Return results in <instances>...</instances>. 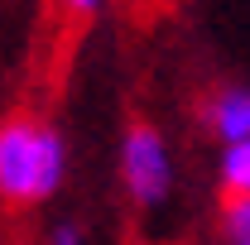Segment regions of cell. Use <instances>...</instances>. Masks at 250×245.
I'll return each mask as SVG.
<instances>
[{"mask_svg":"<svg viewBox=\"0 0 250 245\" xmlns=\"http://www.w3.org/2000/svg\"><path fill=\"white\" fill-rule=\"evenodd\" d=\"M221 183L231 197H250V140L221 154Z\"/></svg>","mask_w":250,"mask_h":245,"instance_id":"cell-4","label":"cell"},{"mask_svg":"<svg viewBox=\"0 0 250 245\" xmlns=\"http://www.w3.org/2000/svg\"><path fill=\"white\" fill-rule=\"evenodd\" d=\"M207 125L226 149L246 144L250 140V87H221L207 101Z\"/></svg>","mask_w":250,"mask_h":245,"instance_id":"cell-3","label":"cell"},{"mask_svg":"<svg viewBox=\"0 0 250 245\" xmlns=\"http://www.w3.org/2000/svg\"><path fill=\"white\" fill-rule=\"evenodd\" d=\"M48 245H87V236H82V226L62 221V226H53V231H48Z\"/></svg>","mask_w":250,"mask_h":245,"instance_id":"cell-6","label":"cell"},{"mask_svg":"<svg viewBox=\"0 0 250 245\" xmlns=\"http://www.w3.org/2000/svg\"><path fill=\"white\" fill-rule=\"evenodd\" d=\"M221 236H226V245H250V197H226Z\"/></svg>","mask_w":250,"mask_h":245,"instance_id":"cell-5","label":"cell"},{"mask_svg":"<svg viewBox=\"0 0 250 245\" xmlns=\"http://www.w3.org/2000/svg\"><path fill=\"white\" fill-rule=\"evenodd\" d=\"M62 173H67V149L58 130L24 116L0 125V197L43 202L62 187Z\"/></svg>","mask_w":250,"mask_h":245,"instance_id":"cell-1","label":"cell"},{"mask_svg":"<svg viewBox=\"0 0 250 245\" xmlns=\"http://www.w3.org/2000/svg\"><path fill=\"white\" fill-rule=\"evenodd\" d=\"M121 178L140 207H159L173 187V159L154 125H135L121 144Z\"/></svg>","mask_w":250,"mask_h":245,"instance_id":"cell-2","label":"cell"},{"mask_svg":"<svg viewBox=\"0 0 250 245\" xmlns=\"http://www.w3.org/2000/svg\"><path fill=\"white\" fill-rule=\"evenodd\" d=\"M67 10H77V15H92V10H101V0H62Z\"/></svg>","mask_w":250,"mask_h":245,"instance_id":"cell-7","label":"cell"}]
</instances>
